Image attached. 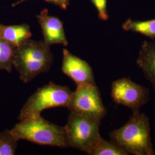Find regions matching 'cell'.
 <instances>
[{
  "label": "cell",
  "instance_id": "1",
  "mask_svg": "<svg viewBox=\"0 0 155 155\" xmlns=\"http://www.w3.org/2000/svg\"><path fill=\"white\" fill-rule=\"evenodd\" d=\"M109 137L111 141L120 146L127 155H155L150 119L140 110L133 111L129 121L121 127L113 130Z\"/></svg>",
  "mask_w": 155,
  "mask_h": 155
},
{
  "label": "cell",
  "instance_id": "2",
  "mask_svg": "<svg viewBox=\"0 0 155 155\" xmlns=\"http://www.w3.org/2000/svg\"><path fill=\"white\" fill-rule=\"evenodd\" d=\"M53 62L50 45L44 41L26 40L15 48L13 66L24 83L33 80L41 74L48 72Z\"/></svg>",
  "mask_w": 155,
  "mask_h": 155
},
{
  "label": "cell",
  "instance_id": "3",
  "mask_svg": "<svg viewBox=\"0 0 155 155\" xmlns=\"http://www.w3.org/2000/svg\"><path fill=\"white\" fill-rule=\"evenodd\" d=\"M11 132L17 141L24 140L34 144L61 148L69 147L64 127L49 122L41 115L20 120Z\"/></svg>",
  "mask_w": 155,
  "mask_h": 155
},
{
  "label": "cell",
  "instance_id": "4",
  "mask_svg": "<svg viewBox=\"0 0 155 155\" xmlns=\"http://www.w3.org/2000/svg\"><path fill=\"white\" fill-rule=\"evenodd\" d=\"M72 91L67 86L50 82L39 88L27 101L21 109L18 120L41 115L45 109L67 107Z\"/></svg>",
  "mask_w": 155,
  "mask_h": 155
},
{
  "label": "cell",
  "instance_id": "5",
  "mask_svg": "<svg viewBox=\"0 0 155 155\" xmlns=\"http://www.w3.org/2000/svg\"><path fill=\"white\" fill-rule=\"evenodd\" d=\"M101 122L70 112L64 127L69 147L90 155L102 138L100 133Z\"/></svg>",
  "mask_w": 155,
  "mask_h": 155
},
{
  "label": "cell",
  "instance_id": "6",
  "mask_svg": "<svg viewBox=\"0 0 155 155\" xmlns=\"http://www.w3.org/2000/svg\"><path fill=\"white\" fill-rule=\"evenodd\" d=\"M67 107L70 112L90 119L102 121L106 114L100 90L96 84L77 86L72 92Z\"/></svg>",
  "mask_w": 155,
  "mask_h": 155
},
{
  "label": "cell",
  "instance_id": "7",
  "mask_svg": "<svg viewBox=\"0 0 155 155\" xmlns=\"http://www.w3.org/2000/svg\"><path fill=\"white\" fill-rule=\"evenodd\" d=\"M111 97L115 104L126 106L134 111L140 110L148 102L150 91L134 82L129 78H123L111 84Z\"/></svg>",
  "mask_w": 155,
  "mask_h": 155
},
{
  "label": "cell",
  "instance_id": "8",
  "mask_svg": "<svg viewBox=\"0 0 155 155\" xmlns=\"http://www.w3.org/2000/svg\"><path fill=\"white\" fill-rule=\"evenodd\" d=\"M61 71L71 78L77 86L83 84H96L93 70L89 63L74 55L67 49L63 51Z\"/></svg>",
  "mask_w": 155,
  "mask_h": 155
},
{
  "label": "cell",
  "instance_id": "9",
  "mask_svg": "<svg viewBox=\"0 0 155 155\" xmlns=\"http://www.w3.org/2000/svg\"><path fill=\"white\" fill-rule=\"evenodd\" d=\"M43 35L44 41L49 45H58L67 46L68 43L63 28V23L56 17L48 15L47 9H43L37 16Z\"/></svg>",
  "mask_w": 155,
  "mask_h": 155
},
{
  "label": "cell",
  "instance_id": "10",
  "mask_svg": "<svg viewBox=\"0 0 155 155\" xmlns=\"http://www.w3.org/2000/svg\"><path fill=\"white\" fill-rule=\"evenodd\" d=\"M136 63L151 83L155 94V42L144 41Z\"/></svg>",
  "mask_w": 155,
  "mask_h": 155
},
{
  "label": "cell",
  "instance_id": "11",
  "mask_svg": "<svg viewBox=\"0 0 155 155\" xmlns=\"http://www.w3.org/2000/svg\"><path fill=\"white\" fill-rule=\"evenodd\" d=\"M32 33L28 24L4 25L0 24V37L17 47L30 39Z\"/></svg>",
  "mask_w": 155,
  "mask_h": 155
},
{
  "label": "cell",
  "instance_id": "12",
  "mask_svg": "<svg viewBox=\"0 0 155 155\" xmlns=\"http://www.w3.org/2000/svg\"><path fill=\"white\" fill-rule=\"evenodd\" d=\"M122 29L144 35L150 39H155V19L147 21H134L127 19L122 25Z\"/></svg>",
  "mask_w": 155,
  "mask_h": 155
},
{
  "label": "cell",
  "instance_id": "13",
  "mask_svg": "<svg viewBox=\"0 0 155 155\" xmlns=\"http://www.w3.org/2000/svg\"><path fill=\"white\" fill-rule=\"evenodd\" d=\"M15 47L0 37V70L11 73L13 66Z\"/></svg>",
  "mask_w": 155,
  "mask_h": 155
},
{
  "label": "cell",
  "instance_id": "14",
  "mask_svg": "<svg viewBox=\"0 0 155 155\" xmlns=\"http://www.w3.org/2000/svg\"><path fill=\"white\" fill-rule=\"evenodd\" d=\"M90 155H127V153L122 150L113 141H107L102 138L98 144L92 150Z\"/></svg>",
  "mask_w": 155,
  "mask_h": 155
},
{
  "label": "cell",
  "instance_id": "15",
  "mask_svg": "<svg viewBox=\"0 0 155 155\" xmlns=\"http://www.w3.org/2000/svg\"><path fill=\"white\" fill-rule=\"evenodd\" d=\"M17 141L11 130H5L0 132V155H15Z\"/></svg>",
  "mask_w": 155,
  "mask_h": 155
},
{
  "label": "cell",
  "instance_id": "16",
  "mask_svg": "<svg viewBox=\"0 0 155 155\" xmlns=\"http://www.w3.org/2000/svg\"><path fill=\"white\" fill-rule=\"evenodd\" d=\"M98 12V17L102 20H107L109 16L107 12V0H91Z\"/></svg>",
  "mask_w": 155,
  "mask_h": 155
},
{
  "label": "cell",
  "instance_id": "17",
  "mask_svg": "<svg viewBox=\"0 0 155 155\" xmlns=\"http://www.w3.org/2000/svg\"><path fill=\"white\" fill-rule=\"evenodd\" d=\"M26 1H28V0H19L16 3L13 4L12 6H15L18 5L22 3L23 2H25ZM44 1H45L51 3V4H53L55 5L58 6L64 10L67 9L68 6L69 5V2H70V0H44Z\"/></svg>",
  "mask_w": 155,
  "mask_h": 155
}]
</instances>
